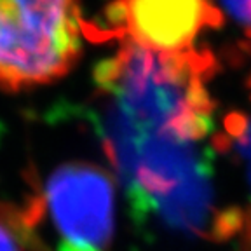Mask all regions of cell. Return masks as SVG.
I'll return each mask as SVG.
<instances>
[{
    "label": "cell",
    "instance_id": "1",
    "mask_svg": "<svg viewBox=\"0 0 251 251\" xmlns=\"http://www.w3.org/2000/svg\"><path fill=\"white\" fill-rule=\"evenodd\" d=\"M209 52H157L122 42L96 70L108 98L106 145L115 166L197 147L211 127Z\"/></svg>",
    "mask_w": 251,
    "mask_h": 251
},
{
    "label": "cell",
    "instance_id": "6",
    "mask_svg": "<svg viewBox=\"0 0 251 251\" xmlns=\"http://www.w3.org/2000/svg\"><path fill=\"white\" fill-rule=\"evenodd\" d=\"M228 14L251 28V0H222Z\"/></svg>",
    "mask_w": 251,
    "mask_h": 251
},
{
    "label": "cell",
    "instance_id": "2",
    "mask_svg": "<svg viewBox=\"0 0 251 251\" xmlns=\"http://www.w3.org/2000/svg\"><path fill=\"white\" fill-rule=\"evenodd\" d=\"M78 0H0V89H31L65 77L82 52Z\"/></svg>",
    "mask_w": 251,
    "mask_h": 251
},
{
    "label": "cell",
    "instance_id": "4",
    "mask_svg": "<svg viewBox=\"0 0 251 251\" xmlns=\"http://www.w3.org/2000/svg\"><path fill=\"white\" fill-rule=\"evenodd\" d=\"M110 35L157 52L192 49L222 16L215 0H112Z\"/></svg>",
    "mask_w": 251,
    "mask_h": 251
},
{
    "label": "cell",
    "instance_id": "7",
    "mask_svg": "<svg viewBox=\"0 0 251 251\" xmlns=\"http://www.w3.org/2000/svg\"><path fill=\"white\" fill-rule=\"evenodd\" d=\"M248 235H250V239H251V215L248 216Z\"/></svg>",
    "mask_w": 251,
    "mask_h": 251
},
{
    "label": "cell",
    "instance_id": "5",
    "mask_svg": "<svg viewBox=\"0 0 251 251\" xmlns=\"http://www.w3.org/2000/svg\"><path fill=\"white\" fill-rule=\"evenodd\" d=\"M42 216L39 196L21 206L0 202V251H46L37 234Z\"/></svg>",
    "mask_w": 251,
    "mask_h": 251
},
{
    "label": "cell",
    "instance_id": "3",
    "mask_svg": "<svg viewBox=\"0 0 251 251\" xmlns=\"http://www.w3.org/2000/svg\"><path fill=\"white\" fill-rule=\"evenodd\" d=\"M44 213H49L68 243L101 250L114 228V185L108 173L89 162H68L49 175L40 194Z\"/></svg>",
    "mask_w": 251,
    "mask_h": 251
}]
</instances>
